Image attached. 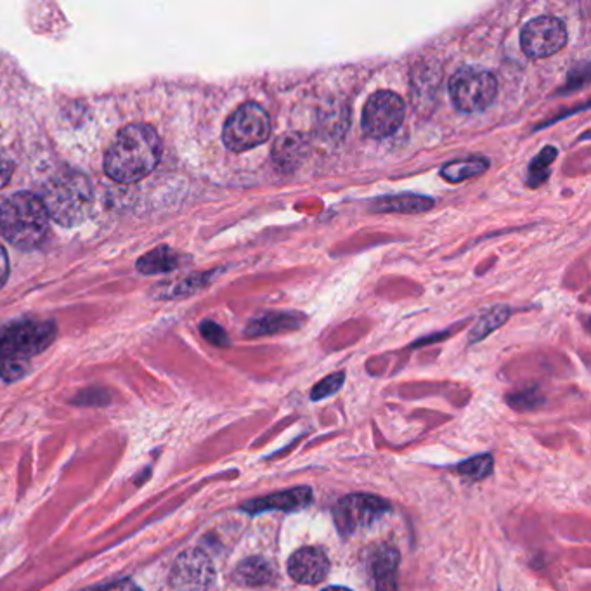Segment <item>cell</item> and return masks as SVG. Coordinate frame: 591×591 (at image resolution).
<instances>
[{"mask_svg":"<svg viewBox=\"0 0 591 591\" xmlns=\"http://www.w3.org/2000/svg\"><path fill=\"white\" fill-rule=\"evenodd\" d=\"M162 152V139L153 127L146 123L126 127L106 152V176L122 185L143 180L158 167Z\"/></svg>","mask_w":591,"mask_h":591,"instance_id":"cell-1","label":"cell"},{"mask_svg":"<svg viewBox=\"0 0 591 591\" xmlns=\"http://www.w3.org/2000/svg\"><path fill=\"white\" fill-rule=\"evenodd\" d=\"M40 200L49 218L64 227L79 226L93 212L94 189L84 174L64 170L47 180Z\"/></svg>","mask_w":591,"mask_h":591,"instance_id":"cell-2","label":"cell"},{"mask_svg":"<svg viewBox=\"0 0 591 591\" xmlns=\"http://www.w3.org/2000/svg\"><path fill=\"white\" fill-rule=\"evenodd\" d=\"M56 339V324L22 321L0 333V377L14 382L28 369V360L46 351Z\"/></svg>","mask_w":591,"mask_h":591,"instance_id":"cell-3","label":"cell"},{"mask_svg":"<svg viewBox=\"0 0 591 591\" xmlns=\"http://www.w3.org/2000/svg\"><path fill=\"white\" fill-rule=\"evenodd\" d=\"M0 232L22 250L40 247L49 235V215L43 200L29 193L9 197L0 205Z\"/></svg>","mask_w":591,"mask_h":591,"instance_id":"cell-4","label":"cell"},{"mask_svg":"<svg viewBox=\"0 0 591 591\" xmlns=\"http://www.w3.org/2000/svg\"><path fill=\"white\" fill-rule=\"evenodd\" d=\"M498 82L495 75L481 68H462L449 80V94L454 108L462 114L484 111L495 103Z\"/></svg>","mask_w":591,"mask_h":591,"instance_id":"cell-5","label":"cell"},{"mask_svg":"<svg viewBox=\"0 0 591 591\" xmlns=\"http://www.w3.org/2000/svg\"><path fill=\"white\" fill-rule=\"evenodd\" d=\"M271 135V120L262 106L245 103L232 117L227 118L223 130V141L227 150L235 153L248 152L260 146Z\"/></svg>","mask_w":591,"mask_h":591,"instance_id":"cell-6","label":"cell"},{"mask_svg":"<svg viewBox=\"0 0 591 591\" xmlns=\"http://www.w3.org/2000/svg\"><path fill=\"white\" fill-rule=\"evenodd\" d=\"M387 512L389 504L378 496L348 495L336 504L333 517L340 533L354 536L374 525Z\"/></svg>","mask_w":591,"mask_h":591,"instance_id":"cell-7","label":"cell"},{"mask_svg":"<svg viewBox=\"0 0 591 591\" xmlns=\"http://www.w3.org/2000/svg\"><path fill=\"white\" fill-rule=\"evenodd\" d=\"M406 106L403 99L390 91L375 93L363 109V130L374 139H386L403 126Z\"/></svg>","mask_w":591,"mask_h":591,"instance_id":"cell-8","label":"cell"},{"mask_svg":"<svg viewBox=\"0 0 591 591\" xmlns=\"http://www.w3.org/2000/svg\"><path fill=\"white\" fill-rule=\"evenodd\" d=\"M520 44L525 55L533 59L557 55L567 44V28L558 17H534L522 28Z\"/></svg>","mask_w":591,"mask_h":591,"instance_id":"cell-9","label":"cell"},{"mask_svg":"<svg viewBox=\"0 0 591 591\" xmlns=\"http://www.w3.org/2000/svg\"><path fill=\"white\" fill-rule=\"evenodd\" d=\"M214 579V566L202 549L179 555L173 569V584L179 591H205Z\"/></svg>","mask_w":591,"mask_h":591,"instance_id":"cell-10","label":"cell"},{"mask_svg":"<svg viewBox=\"0 0 591 591\" xmlns=\"http://www.w3.org/2000/svg\"><path fill=\"white\" fill-rule=\"evenodd\" d=\"M330 570L327 554L321 548H300L288 560V572L300 584H318Z\"/></svg>","mask_w":591,"mask_h":591,"instance_id":"cell-11","label":"cell"},{"mask_svg":"<svg viewBox=\"0 0 591 591\" xmlns=\"http://www.w3.org/2000/svg\"><path fill=\"white\" fill-rule=\"evenodd\" d=\"M312 501V490L309 487H295V489L282 490L276 495L265 498L253 499L244 505L245 512L260 513L265 510H282V512H294L306 508Z\"/></svg>","mask_w":591,"mask_h":591,"instance_id":"cell-12","label":"cell"},{"mask_svg":"<svg viewBox=\"0 0 591 591\" xmlns=\"http://www.w3.org/2000/svg\"><path fill=\"white\" fill-rule=\"evenodd\" d=\"M307 152H309V147H307L306 139L303 135H280L273 150L274 164L277 165V168H282L283 173H289L303 164Z\"/></svg>","mask_w":591,"mask_h":591,"instance_id":"cell-13","label":"cell"},{"mask_svg":"<svg viewBox=\"0 0 591 591\" xmlns=\"http://www.w3.org/2000/svg\"><path fill=\"white\" fill-rule=\"evenodd\" d=\"M304 316L298 312H269L248 324V336L274 335V333L292 332L303 327Z\"/></svg>","mask_w":591,"mask_h":591,"instance_id":"cell-14","label":"cell"},{"mask_svg":"<svg viewBox=\"0 0 591 591\" xmlns=\"http://www.w3.org/2000/svg\"><path fill=\"white\" fill-rule=\"evenodd\" d=\"M433 198L418 194H395V197L378 198L371 210L374 212H399V214H419L433 209Z\"/></svg>","mask_w":591,"mask_h":591,"instance_id":"cell-15","label":"cell"},{"mask_svg":"<svg viewBox=\"0 0 591 591\" xmlns=\"http://www.w3.org/2000/svg\"><path fill=\"white\" fill-rule=\"evenodd\" d=\"M399 555L395 549L383 548L374 558V576L377 591H395V569Z\"/></svg>","mask_w":591,"mask_h":591,"instance_id":"cell-16","label":"cell"},{"mask_svg":"<svg viewBox=\"0 0 591 591\" xmlns=\"http://www.w3.org/2000/svg\"><path fill=\"white\" fill-rule=\"evenodd\" d=\"M489 162L483 156H472V158L454 159L449 162L440 170V176L449 182H462V180L472 179L486 173Z\"/></svg>","mask_w":591,"mask_h":591,"instance_id":"cell-17","label":"cell"},{"mask_svg":"<svg viewBox=\"0 0 591 591\" xmlns=\"http://www.w3.org/2000/svg\"><path fill=\"white\" fill-rule=\"evenodd\" d=\"M274 569L265 558H248L245 563L239 564L236 569L235 578L238 583L247 584V587H260L273 579Z\"/></svg>","mask_w":591,"mask_h":591,"instance_id":"cell-18","label":"cell"},{"mask_svg":"<svg viewBox=\"0 0 591 591\" xmlns=\"http://www.w3.org/2000/svg\"><path fill=\"white\" fill-rule=\"evenodd\" d=\"M179 256L173 248L158 247L138 260V269L143 274H162L179 268Z\"/></svg>","mask_w":591,"mask_h":591,"instance_id":"cell-19","label":"cell"},{"mask_svg":"<svg viewBox=\"0 0 591 591\" xmlns=\"http://www.w3.org/2000/svg\"><path fill=\"white\" fill-rule=\"evenodd\" d=\"M508 316H510V309H507V307L499 306L495 307V309H490L489 312H487L486 316H483L481 321L475 324L474 330L470 333V342L474 344V342H478V340L486 339L489 333L498 330V328L507 321Z\"/></svg>","mask_w":591,"mask_h":591,"instance_id":"cell-20","label":"cell"},{"mask_svg":"<svg viewBox=\"0 0 591 591\" xmlns=\"http://www.w3.org/2000/svg\"><path fill=\"white\" fill-rule=\"evenodd\" d=\"M557 147L546 146L529 165V186L543 185L549 176V165L557 158Z\"/></svg>","mask_w":591,"mask_h":591,"instance_id":"cell-21","label":"cell"},{"mask_svg":"<svg viewBox=\"0 0 591 591\" xmlns=\"http://www.w3.org/2000/svg\"><path fill=\"white\" fill-rule=\"evenodd\" d=\"M458 472L470 481H481L493 472V458L489 454L472 458L469 462H463L462 465L458 466Z\"/></svg>","mask_w":591,"mask_h":591,"instance_id":"cell-22","label":"cell"},{"mask_svg":"<svg viewBox=\"0 0 591 591\" xmlns=\"http://www.w3.org/2000/svg\"><path fill=\"white\" fill-rule=\"evenodd\" d=\"M345 375L344 374H333L330 377L324 378L318 386L312 389V401H321V399L328 398V395H333L339 392L340 387L344 386Z\"/></svg>","mask_w":591,"mask_h":591,"instance_id":"cell-23","label":"cell"},{"mask_svg":"<svg viewBox=\"0 0 591 591\" xmlns=\"http://www.w3.org/2000/svg\"><path fill=\"white\" fill-rule=\"evenodd\" d=\"M200 330H202V335L209 340L210 344L215 345V347H226V345H229V339H227L226 332L217 323H214V321H203Z\"/></svg>","mask_w":591,"mask_h":591,"instance_id":"cell-24","label":"cell"},{"mask_svg":"<svg viewBox=\"0 0 591 591\" xmlns=\"http://www.w3.org/2000/svg\"><path fill=\"white\" fill-rule=\"evenodd\" d=\"M14 165L8 156L0 153V189L8 185L9 179L13 176Z\"/></svg>","mask_w":591,"mask_h":591,"instance_id":"cell-25","label":"cell"},{"mask_svg":"<svg viewBox=\"0 0 591 591\" xmlns=\"http://www.w3.org/2000/svg\"><path fill=\"white\" fill-rule=\"evenodd\" d=\"M9 277V257L4 247L0 245V288L5 285Z\"/></svg>","mask_w":591,"mask_h":591,"instance_id":"cell-26","label":"cell"},{"mask_svg":"<svg viewBox=\"0 0 591 591\" xmlns=\"http://www.w3.org/2000/svg\"><path fill=\"white\" fill-rule=\"evenodd\" d=\"M106 591H143L138 584L132 583L129 579H123V581H118V583L111 584Z\"/></svg>","mask_w":591,"mask_h":591,"instance_id":"cell-27","label":"cell"},{"mask_svg":"<svg viewBox=\"0 0 591 591\" xmlns=\"http://www.w3.org/2000/svg\"><path fill=\"white\" fill-rule=\"evenodd\" d=\"M323 591H351V590H347V588H342V587H330V588H324Z\"/></svg>","mask_w":591,"mask_h":591,"instance_id":"cell-28","label":"cell"}]
</instances>
